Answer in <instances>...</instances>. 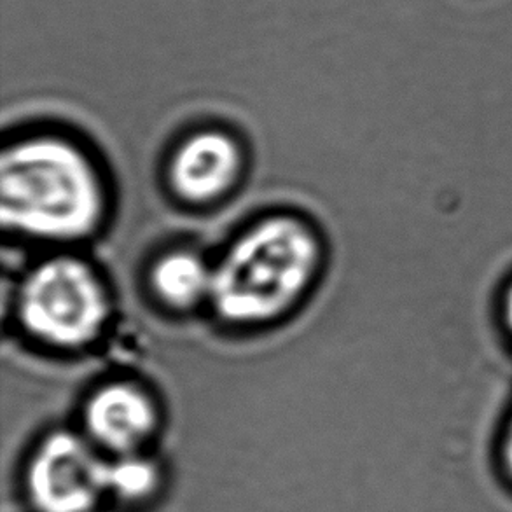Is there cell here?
<instances>
[{
  "instance_id": "6da1fadb",
  "label": "cell",
  "mask_w": 512,
  "mask_h": 512,
  "mask_svg": "<svg viewBox=\"0 0 512 512\" xmlns=\"http://www.w3.org/2000/svg\"><path fill=\"white\" fill-rule=\"evenodd\" d=\"M0 212L4 231L16 238L69 250L104 226L109 189L79 142L60 133H30L2 151Z\"/></svg>"
},
{
  "instance_id": "7a4b0ae2",
  "label": "cell",
  "mask_w": 512,
  "mask_h": 512,
  "mask_svg": "<svg viewBox=\"0 0 512 512\" xmlns=\"http://www.w3.org/2000/svg\"><path fill=\"white\" fill-rule=\"evenodd\" d=\"M324 243L317 228L292 212L252 222L214 259L210 310L231 327L284 319L319 278Z\"/></svg>"
},
{
  "instance_id": "3957f363",
  "label": "cell",
  "mask_w": 512,
  "mask_h": 512,
  "mask_svg": "<svg viewBox=\"0 0 512 512\" xmlns=\"http://www.w3.org/2000/svg\"><path fill=\"white\" fill-rule=\"evenodd\" d=\"M109 285L74 250H55L32 264L14 291V317L27 338L60 353L84 352L112 320Z\"/></svg>"
},
{
  "instance_id": "277c9868",
  "label": "cell",
  "mask_w": 512,
  "mask_h": 512,
  "mask_svg": "<svg viewBox=\"0 0 512 512\" xmlns=\"http://www.w3.org/2000/svg\"><path fill=\"white\" fill-rule=\"evenodd\" d=\"M114 485L116 464L104 462L70 432L51 434L28 471V492L39 512H88Z\"/></svg>"
},
{
  "instance_id": "5b68a950",
  "label": "cell",
  "mask_w": 512,
  "mask_h": 512,
  "mask_svg": "<svg viewBox=\"0 0 512 512\" xmlns=\"http://www.w3.org/2000/svg\"><path fill=\"white\" fill-rule=\"evenodd\" d=\"M245 154L238 140L221 128L187 135L168 161V186L189 205L226 198L242 179Z\"/></svg>"
},
{
  "instance_id": "8992f818",
  "label": "cell",
  "mask_w": 512,
  "mask_h": 512,
  "mask_svg": "<svg viewBox=\"0 0 512 512\" xmlns=\"http://www.w3.org/2000/svg\"><path fill=\"white\" fill-rule=\"evenodd\" d=\"M84 425L95 443L132 457L158 427V406L140 381H105L88 397Z\"/></svg>"
},
{
  "instance_id": "52a82bcc",
  "label": "cell",
  "mask_w": 512,
  "mask_h": 512,
  "mask_svg": "<svg viewBox=\"0 0 512 512\" xmlns=\"http://www.w3.org/2000/svg\"><path fill=\"white\" fill-rule=\"evenodd\" d=\"M149 282L154 298L172 312L208 308L214 291V259L189 247L168 250L154 261Z\"/></svg>"
},
{
  "instance_id": "ba28073f",
  "label": "cell",
  "mask_w": 512,
  "mask_h": 512,
  "mask_svg": "<svg viewBox=\"0 0 512 512\" xmlns=\"http://www.w3.org/2000/svg\"><path fill=\"white\" fill-rule=\"evenodd\" d=\"M156 469L140 458L125 457L116 462L114 492L121 499L140 500L153 492L156 486Z\"/></svg>"
},
{
  "instance_id": "9c48e42d",
  "label": "cell",
  "mask_w": 512,
  "mask_h": 512,
  "mask_svg": "<svg viewBox=\"0 0 512 512\" xmlns=\"http://www.w3.org/2000/svg\"><path fill=\"white\" fill-rule=\"evenodd\" d=\"M499 467L502 478L506 479L507 485L512 488V413L500 437Z\"/></svg>"
},
{
  "instance_id": "30bf717a",
  "label": "cell",
  "mask_w": 512,
  "mask_h": 512,
  "mask_svg": "<svg viewBox=\"0 0 512 512\" xmlns=\"http://www.w3.org/2000/svg\"><path fill=\"white\" fill-rule=\"evenodd\" d=\"M502 313L506 322L507 331L512 334V282L507 285L504 301H502Z\"/></svg>"
}]
</instances>
